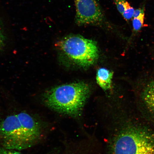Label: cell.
Returning <instances> with one entry per match:
<instances>
[{
    "mask_svg": "<svg viewBox=\"0 0 154 154\" xmlns=\"http://www.w3.org/2000/svg\"><path fill=\"white\" fill-rule=\"evenodd\" d=\"M90 91L89 86L83 82L63 85L46 92L44 101L60 112L77 116L82 112Z\"/></svg>",
    "mask_w": 154,
    "mask_h": 154,
    "instance_id": "cell-3",
    "label": "cell"
},
{
    "mask_svg": "<svg viewBox=\"0 0 154 154\" xmlns=\"http://www.w3.org/2000/svg\"><path fill=\"white\" fill-rule=\"evenodd\" d=\"M113 75V72L106 69H99L96 75L97 84L105 90L111 89Z\"/></svg>",
    "mask_w": 154,
    "mask_h": 154,
    "instance_id": "cell-6",
    "label": "cell"
},
{
    "mask_svg": "<svg viewBox=\"0 0 154 154\" xmlns=\"http://www.w3.org/2000/svg\"><path fill=\"white\" fill-rule=\"evenodd\" d=\"M42 133L41 124L28 113L9 115L0 121V144L8 149H27L39 141Z\"/></svg>",
    "mask_w": 154,
    "mask_h": 154,
    "instance_id": "cell-1",
    "label": "cell"
},
{
    "mask_svg": "<svg viewBox=\"0 0 154 154\" xmlns=\"http://www.w3.org/2000/svg\"><path fill=\"white\" fill-rule=\"evenodd\" d=\"M56 46L69 59L82 67L93 65L99 57L96 42L79 35H67L58 41Z\"/></svg>",
    "mask_w": 154,
    "mask_h": 154,
    "instance_id": "cell-4",
    "label": "cell"
},
{
    "mask_svg": "<svg viewBox=\"0 0 154 154\" xmlns=\"http://www.w3.org/2000/svg\"><path fill=\"white\" fill-rule=\"evenodd\" d=\"M117 10L127 22L133 18L135 9L126 0H113Z\"/></svg>",
    "mask_w": 154,
    "mask_h": 154,
    "instance_id": "cell-7",
    "label": "cell"
},
{
    "mask_svg": "<svg viewBox=\"0 0 154 154\" xmlns=\"http://www.w3.org/2000/svg\"><path fill=\"white\" fill-rule=\"evenodd\" d=\"M144 18H145V10L140 13L139 15L132 19V32L129 40L136 35L142 29L143 26Z\"/></svg>",
    "mask_w": 154,
    "mask_h": 154,
    "instance_id": "cell-9",
    "label": "cell"
},
{
    "mask_svg": "<svg viewBox=\"0 0 154 154\" xmlns=\"http://www.w3.org/2000/svg\"><path fill=\"white\" fill-rule=\"evenodd\" d=\"M142 97L147 108L154 114V81L149 82L146 87Z\"/></svg>",
    "mask_w": 154,
    "mask_h": 154,
    "instance_id": "cell-8",
    "label": "cell"
},
{
    "mask_svg": "<svg viewBox=\"0 0 154 154\" xmlns=\"http://www.w3.org/2000/svg\"><path fill=\"white\" fill-rule=\"evenodd\" d=\"M108 143L107 154H154L153 133L139 125L121 128Z\"/></svg>",
    "mask_w": 154,
    "mask_h": 154,
    "instance_id": "cell-2",
    "label": "cell"
},
{
    "mask_svg": "<svg viewBox=\"0 0 154 154\" xmlns=\"http://www.w3.org/2000/svg\"><path fill=\"white\" fill-rule=\"evenodd\" d=\"M74 1L76 9L75 21L78 26H94L113 32H120L108 21L97 0Z\"/></svg>",
    "mask_w": 154,
    "mask_h": 154,
    "instance_id": "cell-5",
    "label": "cell"
},
{
    "mask_svg": "<svg viewBox=\"0 0 154 154\" xmlns=\"http://www.w3.org/2000/svg\"><path fill=\"white\" fill-rule=\"evenodd\" d=\"M6 40V36L2 22L0 18V50L4 47Z\"/></svg>",
    "mask_w": 154,
    "mask_h": 154,
    "instance_id": "cell-10",
    "label": "cell"
},
{
    "mask_svg": "<svg viewBox=\"0 0 154 154\" xmlns=\"http://www.w3.org/2000/svg\"><path fill=\"white\" fill-rule=\"evenodd\" d=\"M0 154H23L20 152H17L15 150L5 149L2 147L0 149Z\"/></svg>",
    "mask_w": 154,
    "mask_h": 154,
    "instance_id": "cell-11",
    "label": "cell"
}]
</instances>
